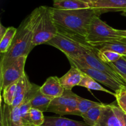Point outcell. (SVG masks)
<instances>
[{
	"instance_id": "obj_1",
	"label": "cell",
	"mask_w": 126,
	"mask_h": 126,
	"mask_svg": "<svg viewBox=\"0 0 126 126\" xmlns=\"http://www.w3.org/2000/svg\"><path fill=\"white\" fill-rule=\"evenodd\" d=\"M35 13H32L23 20L17 28V33L8 50L1 54L0 71L4 70L16 59L22 56H28L33 48V28Z\"/></svg>"
},
{
	"instance_id": "obj_2",
	"label": "cell",
	"mask_w": 126,
	"mask_h": 126,
	"mask_svg": "<svg viewBox=\"0 0 126 126\" xmlns=\"http://www.w3.org/2000/svg\"><path fill=\"white\" fill-rule=\"evenodd\" d=\"M52 11L58 30L70 32L85 38L92 19L100 15L97 10L91 7L63 10L52 7Z\"/></svg>"
},
{
	"instance_id": "obj_3",
	"label": "cell",
	"mask_w": 126,
	"mask_h": 126,
	"mask_svg": "<svg viewBox=\"0 0 126 126\" xmlns=\"http://www.w3.org/2000/svg\"><path fill=\"white\" fill-rule=\"evenodd\" d=\"M35 13L33 28V48L42 44H46L58 33V28L54 21L51 7L41 6L34 9Z\"/></svg>"
},
{
	"instance_id": "obj_4",
	"label": "cell",
	"mask_w": 126,
	"mask_h": 126,
	"mask_svg": "<svg viewBox=\"0 0 126 126\" xmlns=\"http://www.w3.org/2000/svg\"><path fill=\"white\" fill-rule=\"evenodd\" d=\"M97 49L95 48L94 50L87 51L78 58L66 57L71 66L78 67V69L84 67H91L102 71L119 81L121 84L126 85V82L121 77L119 73L112 67L110 65L101 60L97 54Z\"/></svg>"
},
{
	"instance_id": "obj_5",
	"label": "cell",
	"mask_w": 126,
	"mask_h": 126,
	"mask_svg": "<svg viewBox=\"0 0 126 126\" xmlns=\"http://www.w3.org/2000/svg\"><path fill=\"white\" fill-rule=\"evenodd\" d=\"M46 44L57 48L66 57L71 58H78L85 52L95 49V47L87 42H79L68 35L60 32Z\"/></svg>"
},
{
	"instance_id": "obj_6",
	"label": "cell",
	"mask_w": 126,
	"mask_h": 126,
	"mask_svg": "<svg viewBox=\"0 0 126 126\" xmlns=\"http://www.w3.org/2000/svg\"><path fill=\"white\" fill-rule=\"evenodd\" d=\"M121 38L122 37L118 35V30L102 21L99 16H94L92 19L86 36V41L92 46Z\"/></svg>"
},
{
	"instance_id": "obj_7",
	"label": "cell",
	"mask_w": 126,
	"mask_h": 126,
	"mask_svg": "<svg viewBox=\"0 0 126 126\" xmlns=\"http://www.w3.org/2000/svg\"><path fill=\"white\" fill-rule=\"evenodd\" d=\"M79 96L72 90H65L61 96L53 99L47 112H54L60 116L73 115L78 105Z\"/></svg>"
},
{
	"instance_id": "obj_8",
	"label": "cell",
	"mask_w": 126,
	"mask_h": 126,
	"mask_svg": "<svg viewBox=\"0 0 126 126\" xmlns=\"http://www.w3.org/2000/svg\"><path fill=\"white\" fill-rule=\"evenodd\" d=\"M28 56H22L0 71L1 93L4 88L17 82L24 75L25 65Z\"/></svg>"
},
{
	"instance_id": "obj_9",
	"label": "cell",
	"mask_w": 126,
	"mask_h": 126,
	"mask_svg": "<svg viewBox=\"0 0 126 126\" xmlns=\"http://www.w3.org/2000/svg\"><path fill=\"white\" fill-rule=\"evenodd\" d=\"M1 126H25L20 107L6 105L1 96Z\"/></svg>"
},
{
	"instance_id": "obj_10",
	"label": "cell",
	"mask_w": 126,
	"mask_h": 126,
	"mask_svg": "<svg viewBox=\"0 0 126 126\" xmlns=\"http://www.w3.org/2000/svg\"><path fill=\"white\" fill-rule=\"evenodd\" d=\"M84 73L91 77L92 79H94L98 83L103 84L105 86L110 88L114 91V93L121 88L123 86H126L124 84H121L116 79H113L108 74L103 72L102 71L97 70L91 67H84L79 69Z\"/></svg>"
},
{
	"instance_id": "obj_11",
	"label": "cell",
	"mask_w": 126,
	"mask_h": 126,
	"mask_svg": "<svg viewBox=\"0 0 126 126\" xmlns=\"http://www.w3.org/2000/svg\"><path fill=\"white\" fill-rule=\"evenodd\" d=\"M65 90L60 83V78L57 76L49 77L43 85L40 86L41 92L52 100L61 96Z\"/></svg>"
},
{
	"instance_id": "obj_12",
	"label": "cell",
	"mask_w": 126,
	"mask_h": 126,
	"mask_svg": "<svg viewBox=\"0 0 126 126\" xmlns=\"http://www.w3.org/2000/svg\"><path fill=\"white\" fill-rule=\"evenodd\" d=\"M88 4L90 7L97 10L100 14L112 11L123 12L126 10V0H101Z\"/></svg>"
},
{
	"instance_id": "obj_13",
	"label": "cell",
	"mask_w": 126,
	"mask_h": 126,
	"mask_svg": "<svg viewBox=\"0 0 126 126\" xmlns=\"http://www.w3.org/2000/svg\"><path fill=\"white\" fill-rule=\"evenodd\" d=\"M94 126H124V125L116 114L110 104H104L100 117Z\"/></svg>"
},
{
	"instance_id": "obj_14",
	"label": "cell",
	"mask_w": 126,
	"mask_h": 126,
	"mask_svg": "<svg viewBox=\"0 0 126 126\" xmlns=\"http://www.w3.org/2000/svg\"><path fill=\"white\" fill-rule=\"evenodd\" d=\"M85 73L78 67L71 66L70 70L64 75L60 78V81L65 90H72L79 84L84 77Z\"/></svg>"
},
{
	"instance_id": "obj_15",
	"label": "cell",
	"mask_w": 126,
	"mask_h": 126,
	"mask_svg": "<svg viewBox=\"0 0 126 126\" xmlns=\"http://www.w3.org/2000/svg\"><path fill=\"white\" fill-rule=\"evenodd\" d=\"M33 84L30 82L28 76L25 73L17 83L15 97L11 105L12 106H18L23 102L26 95L32 88Z\"/></svg>"
},
{
	"instance_id": "obj_16",
	"label": "cell",
	"mask_w": 126,
	"mask_h": 126,
	"mask_svg": "<svg viewBox=\"0 0 126 126\" xmlns=\"http://www.w3.org/2000/svg\"><path fill=\"white\" fill-rule=\"evenodd\" d=\"M41 126H90L81 121H77L62 117H45V120Z\"/></svg>"
},
{
	"instance_id": "obj_17",
	"label": "cell",
	"mask_w": 126,
	"mask_h": 126,
	"mask_svg": "<svg viewBox=\"0 0 126 126\" xmlns=\"http://www.w3.org/2000/svg\"><path fill=\"white\" fill-rule=\"evenodd\" d=\"M53 7L63 10L89 8V4L81 0H53Z\"/></svg>"
},
{
	"instance_id": "obj_18",
	"label": "cell",
	"mask_w": 126,
	"mask_h": 126,
	"mask_svg": "<svg viewBox=\"0 0 126 126\" xmlns=\"http://www.w3.org/2000/svg\"><path fill=\"white\" fill-rule=\"evenodd\" d=\"M52 100L43 95L40 91V88L36 91L34 96L30 101L31 107L38 109L42 112H47Z\"/></svg>"
},
{
	"instance_id": "obj_19",
	"label": "cell",
	"mask_w": 126,
	"mask_h": 126,
	"mask_svg": "<svg viewBox=\"0 0 126 126\" xmlns=\"http://www.w3.org/2000/svg\"><path fill=\"white\" fill-rule=\"evenodd\" d=\"M103 105L104 104L101 103L100 105L94 106L83 114L81 117H82L85 123L89 125L90 126H94L100 117Z\"/></svg>"
},
{
	"instance_id": "obj_20",
	"label": "cell",
	"mask_w": 126,
	"mask_h": 126,
	"mask_svg": "<svg viewBox=\"0 0 126 126\" xmlns=\"http://www.w3.org/2000/svg\"><path fill=\"white\" fill-rule=\"evenodd\" d=\"M78 86H82L84 88L89 89V90H97V91H102L103 92H106L108 94L113 95L115 96V93H113L110 91V90H107L105 88H103L98 82L95 80L94 79H92L91 77L89 76L88 75L85 74L84 76L82 78V80L79 84Z\"/></svg>"
},
{
	"instance_id": "obj_21",
	"label": "cell",
	"mask_w": 126,
	"mask_h": 126,
	"mask_svg": "<svg viewBox=\"0 0 126 126\" xmlns=\"http://www.w3.org/2000/svg\"><path fill=\"white\" fill-rule=\"evenodd\" d=\"M17 28L14 27H7L6 33L1 39H0V53L4 54L9 48L15 35L17 33Z\"/></svg>"
},
{
	"instance_id": "obj_22",
	"label": "cell",
	"mask_w": 126,
	"mask_h": 126,
	"mask_svg": "<svg viewBox=\"0 0 126 126\" xmlns=\"http://www.w3.org/2000/svg\"><path fill=\"white\" fill-rule=\"evenodd\" d=\"M101 103L91 101V100H87V99L83 98L81 96H79L77 107L73 113V115L81 116L91 107L99 105Z\"/></svg>"
},
{
	"instance_id": "obj_23",
	"label": "cell",
	"mask_w": 126,
	"mask_h": 126,
	"mask_svg": "<svg viewBox=\"0 0 126 126\" xmlns=\"http://www.w3.org/2000/svg\"><path fill=\"white\" fill-rule=\"evenodd\" d=\"M18 81L10 84L4 88L1 92V97L3 100L4 103L6 105H11L12 104L15 97Z\"/></svg>"
},
{
	"instance_id": "obj_24",
	"label": "cell",
	"mask_w": 126,
	"mask_h": 126,
	"mask_svg": "<svg viewBox=\"0 0 126 126\" xmlns=\"http://www.w3.org/2000/svg\"><path fill=\"white\" fill-rule=\"evenodd\" d=\"M97 54L101 60L107 63L116 61L123 56L122 54L119 53L111 50H108V49H104V50L97 49Z\"/></svg>"
},
{
	"instance_id": "obj_25",
	"label": "cell",
	"mask_w": 126,
	"mask_h": 126,
	"mask_svg": "<svg viewBox=\"0 0 126 126\" xmlns=\"http://www.w3.org/2000/svg\"><path fill=\"white\" fill-rule=\"evenodd\" d=\"M30 116L33 126H41L45 120V116L43 114V112L33 107H31L30 109Z\"/></svg>"
},
{
	"instance_id": "obj_26",
	"label": "cell",
	"mask_w": 126,
	"mask_h": 126,
	"mask_svg": "<svg viewBox=\"0 0 126 126\" xmlns=\"http://www.w3.org/2000/svg\"><path fill=\"white\" fill-rule=\"evenodd\" d=\"M108 64L119 73L126 84V60L124 59V58L122 57L116 61L108 63Z\"/></svg>"
},
{
	"instance_id": "obj_27",
	"label": "cell",
	"mask_w": 126,
	"mask_h": 126,
	"mask_svg": "<svg viewBox=\"0 0 126 126\" xmlns=\"http://www.w3.org/2000/svg\"><path fill=\"white\" fill-rule=\"evenodd\" d=\"M117 105L126 114V86H124L115 92Z\"/></svg>"
},
{
	"instance_id": "obj_28",
	"label": "cell",
	"mask_w": 126,
	"mask_h": 126,
	"mask_svg": "<svg viewBox=\"0 0 126 126\" xmlns=\"http://www.w3.org/2000/svg\"><path fill=\"white\" fill-rule=\"evenodd\" d=\"M110 105L116 114L120 118V119L124 124V126H126V114L118 106V105H116L114 103H111Z\"/></svg>"
},
{
	"instance_id": "obj_29",
	"label": "cell",
	"mask_w": 126,
	"mask_h": 126,
	"mask_svg": "<svg viewBox=\"0 0 126 126\" xmlns=\"http://www.w3.org/2000/svg\"><path fill=\"white\" fill-rule=\"evenodd\" d=\"M7 30V28H6L4 26L2 25V23H0V39H1L3 37V36L6 33Z\"/></svg>"
},
{
	"instance_id": "obj_30",
	"label": "cell",
	"mask_w": 126,
	"mask_h": 126,
	"mask_svg": "<svg viewBox=\"0 0 126 126\" xmlns=\"http://www.w3.org/2000/svg\"><path fill=\"white\" fill-rule=\"evenodd\" d=\"M118 33L121 37L126 38V30H118Z\"/></svg>"
},
{
	"instance_id": "obj_31",
	"label": "cell",
	"mask_w": 126,
	"mask_h": 126,
	"mask_svg": "<svg viewBox=\"0 0 126 126\" xmlns=\"http://www.w3.org/2000/svg\"><path fill=\"white\" fill-rule=\"evenodd\" d=\"M81 1H84V2H86L87 3H91V2H97V1H101V0H81Z\"/></svg>"
},
{
	"instance_id": "obj_32",
	"label": "cell",
	"mask_w": 126,
	"mask_h": 126,
	"mask_svg": "<svg viewBox=\"0 0 126 126\" xmlns=\"http://www.w3.org/2000/svg\"><path fill=\"white\" fill-rule=\"evenodd\" d=\"M121 15H122V16H125V17H126V11H123V12H122V14H121Z\"/></svg>"
},
{
	"instance_id": "obj_33",
	"label": "cell",
	"mask_w": 126,
	"mask_h": 126,
	"mask_svg": "<svg viewBox=\"0 0 126 126\" xmlns=\"http://www.w3.org/2000/svg\"><path fill=\"white\" fill-rule=\"evenodd\" d=\"M123 57L124 58V59H125V60H126V56H123Z\"/></svg>"
}]
</instances>
